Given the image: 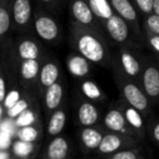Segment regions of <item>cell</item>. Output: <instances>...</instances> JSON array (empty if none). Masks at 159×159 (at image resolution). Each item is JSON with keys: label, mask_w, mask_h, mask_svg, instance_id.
<instances>
[{"label": "cell", "mask_w": 159, "mask_h": 159, "mask_svg": "<svg viewBox=\"0 0 159 159\" xmlns=\"http://www.w3.org/2000/svg\"><path fill=\"white\" fill-rule=\"evenodd\" d=\"M14 51L19 61L42 60L46 55L41 42L37 38L25 34L14 41Z\"/></svg>", "instance_id": "cell-13"}, {"label": "cell", "mask_w": 159, "mask_h": 159, "mask_svg": "<svg viewBox=\"0 0 159 159\" xmlns=\"http://www.w3.org/2000/svg\"><path fill=\"white\" fill-rule=\"evenodd\" d=\"M154 13L159 15V0H154Z\"/></svg>", "instance_id": "cell-38"}, {"label": "cell", "mask_w": 159, "mask_h": 159, "mask_svg": "<svg viewBox=\"0 0 159 159\" xmlns=\"http://www.w3.org/2000/svg\"><path fill=\"white\" fill-rule=\"evenodd\" d=\"M41 63L42 60H24V61H20L19 81L27 90L37 88Z\"/></svg>", "instance_id": "cell-18"}, {"label": "cell", "mask_w": 159, "mask_h": 159, "mask_svg": "<svg viewBox=\"0 0 159 159\" xmlns=\"http://www.w3.org/2000/svg\"><path fill=\"white\" fill-rule=\"evenodd\" d=\"M79 93L81 96L89 101L96 103L98 105L105 104L108 102V96L101 86L90 77L81 79L79 82Z\"/></svg>", "instance_id": "cell-20"}, {"label": "cell", "mask_w": 159, "mask_h": 159, "mask_svg": "<svg viewBox=\"0 0 159 159\" xmlns=\"http://www.w3.org/2000/svg\"><path fill=\"white\" fill-rule=\"evenodd\" d=\"M12 159H17V158H12Z\"/></svg>", "instance_id": "cell-43"}, {"label": "cell", "mask_w": 159, "mask_h": 159, "mask_svg": "<svg viewBox=\"0 0 159 159\" xmlns=\"http://www.w3.org/2000/svg\"><path fill=\"white\" fill-rule=\"evenodd\" d=\"M70 153V142L67 138L57 135L51 140L42 159H68Z\"/></svg>", "instance_id": "cell-21"}, {"label": "cell", "mask_w": 159, "mask_h": 159, "mask_svg": "<svg viewBox=\"0 0 159 159\" xmlns=\"http://www.w3.org/2000/svg\"><path fill=\"white\" fill-rule=\"evenodd\" d=\"M34 10L30 0H12V30L27 34L33 26Z\"/></svg>", "instance_id": "cell-10"}, {"label": "cell", "mask_w": 159, "mask_h": 159, "mask_svg": "<svg viewBox=\"0 0 159 159\" xmlns=\"http://www.w3.org/2000/svg\"><path fill=\"white\" fill-rule=\"evenodd\" d=\"M65 92H66V86L63 77L46 89L42 96L47 113H53L55 109L60 108L63 105Z\"/></svg>", "instance_id": "cell-19"}, {"label": "cell", "mask_w": 159, "mask_h": 159, "mask_svg": "<svg viewBox=\"0 0 159 159\" xmlns=\"http://www.w3.org/2000/svg\"><path fill=\"white\" fill-rule=\"evenodd\" d=\"M114 11L119 14L133 30L139 40H143V25L140 22V12L135 8L132 0H108Z\"/></svg>", "instance_id": "cell-11"}, {"label": "cell", "mask_w": 159, "mask_h": 159, "mask_svg": "<svg viewBox=\"0 0 159 159\" xmlns=\"http://www.w3.org/2000/svg\"><path fill=\"white\" fill-rule=\"evenodd\" d=\"M113 52L111 69L140 84L145 54L138 46H117Z\"/></svg>", "instance_id": "cell-3"}, {"label": "cell", "mask_w": 159, "mask_h": 159, "mask_svg": "<svg viewBox=\"0 0 159 159\" xmlns=\"http://www.w3.org/2000/svg\"><path fill=\"white\" fill-rule=\"evenodd\" d=\"M132 1L140 14H142L143 16L154 13V0H132Z\"/></svg>", "instance_id": "cell-33"}, {"label": "cell", "mask_w": 159, "mask_h": 159, "mask_svg": "<svg viewBox=\"0 0 159 159\" xmlns=\"http://www.w3.org/2000/svg\"><path fill=\"white\" fill-rule=\"evenodd\" d=\"M37 152L35 143L25 142L17 139L12 143V153L20 159H28Z\"/></svg>", "instance_id": "cell-25"}, {"label": "cell", "mask_w": 159, "mask_h": 159, "mask_svg": "<svg viewBox=\"0 0 159 159\" xmlns=\"http://www.w3.org/2000/svg\"><path fill=\"white\" fill-rule=\"evenodd\" d=\"M101 125L107 131L122 133L134 138L133 131H132V129L130 128L129 124H128L124 111L120 108L117 101L108 103V106H107L106 111L103 114Z\"/></svg>", "instance_id": "cell-9"}, {"label": "cell", "mask_w": 159, "mask_h": 159, "mask_svg": "<svg viewBox=\"0 0 159 159\" xmlns=\"http://www.w3.org/2000/svg\"><path fill=\"white\" fill-rule=\"evenodd\" d=\"M104 30L111 46H138V37L134 35L133 30L119 14L115 13L106 23L104 24Z\"/></svg>", "instance_id": "cell-5"}, {"label": "cell", "mask_w": 159, "mask_h": 159, "mask_svg": "<svg viewBox=\"0 0 159 159\" xmlns=\"http://www.w3.org/2000/svg\"><path fill=\"white\" fill-rule=\"evenodd\" d=\"M33 26L38 38L51 46H55L61 40V25L57 21L53 13L42 7H37L34 10Z\"/></svg>", "instance_id": "cell-4"}, {"label": "cell", "mask_w": 159, "mask_h": 159, "mask_svg": "<svg viewBox=\"0 0 159 159\" xmlns=\"http://www.w3.org/2000/svg\"><path fill=\"white\" fill-rule=\"evenodd\" d=\"M63 77L61 71V66L57 59L49 55H44L42 59L41 68H40L39 78H38L37 89L40 94H43L47 88L52 86Z\"/></svg>", "instance_id": "cell-14"}, {"label": "cell", "mask_w": 159, "mask_h": 159, "mask_svg": "<svg viewBox=\"0 0 159 159\" xmlns=\"http://www.w3.org/2000/svg\"><path fill=\"white\" fill-rule=\"evenodd\" d=\"M69 43L73 51L80 53L94 65L111 69L113 52L108 40L100 33L82 26L76 22H69Z\"/></svg>", "instance_id": "cell-1"}, {"label": "cell", "mask_w": 159, "mask_h": 159, "mask_svg": "<svg viewBox=\"0 0 159 159\" xmlns=\"http://www.w3.org/2000/svg\"><path fill=\"white\" fill-rule=\"evenodd\" d=\"M0 159H9V154L0 149Z\"/></svg>", "instance_id": "cell-39"}, {"label": "cell", "mask_w": 159, "mask_h": 159, "mask_svg": "<svg viewBox=\"0 0 159 159\" xmlns=\"http://www.w3.org/2000/svg\"><path fill=\"white\" fill-rule=\"evenodd\" d=\"M101 159H145V157L141 151V147L138 146L122 149L105 157H101Z\"/></svg>", "instance_id": "cell-26"}, {"label": "cell", "mask_w": 159, "mask_h": 159, "mask_svg": "<svg viewBox=\"0 0 159 159\" xmlns=\"http://www.w3.org/2000/svg\"><path fill=\"white\" fill-rule=\"evenodd\" d=\"M88 1L96 17L100 20L102 26H104V24L116 13L108 0H88Z\"/></svg>", "instance_id": "cell-24"}, {"label": "cell", "mask_w": 159, "mask_h": 159, "mask_svg": "<svg viewBox=\"0 0 159 159\" xmlns=\"http://www.w3.org/2000/svg\"><path fill=\"white\" fill-rule=\"evenodd\" d=\"M140 146V143L135 138L130 135H126L117 132L106 131V133L103 136V140L101 142L100 146L95 151V155L98 157H105L111 154L117 153L119 151L126 148H132V147Z\"/></svg>", "instance_id": "cell-8"}, {"label": "cell", "mask_w": 159, "mask_h": 159, "mask_svg": "<svg viewBox=\"0 0 159 159\" xmlns=\"http://www.w3.org/2000/svg\"><path fill=\"white\" fill-rule=\"evenodd\" d=\"M111 70H113L114 81L119 92V98H121L128 104L140 111L147 120L153 115L154 105L146 93L144 92L141 84L124 76L115 69H111Z\"/></svg>", "instance_id": "cell-2"}, {"label": "cell", "mask_w": 159, "mask_h": 159, "mask_svg": "<svg viewBox=\"0 0 159 159\" xmlns=\"http://www.w3.org/2000/svg\"><path fill=\"white\" fill-rule=\"evenodd\" d=\"M10 146H12V133L0 130V149L4 151Z\"/></svg>", "instance_id": "cell-37"}, {"label": "cell", "mask_w": 159, "mask_h": 159, "mask_svg": "<svg viewBox=\"0 0 159 159\" xmlns=\"http://www.w3.org/2000/svg\"><path fill=\"white\" fill-rule=\"evenodd\" d=\"M68 9L71 21L88 28H91L106 37L104 28H103L100 20L96 17L94 12L92 11L88 0H69Z\"/></svg>", "instance_id": "cell-7"}, {"label": "cell", "mask_w": 159, "mask_h": 159, "mask_svg": "<svg viewBox=\"0 0 159 159\" xmlns=\"http://www.w3.org/2000/svg\"><path fill=\"white\" fill-rule=\"evenodd\" d=\"M7 76L0 61V104H2L7 96Z\"/></svg>", "instance_id": "cell-36"}, {"label": "cell", "mask_w": 159, "mask_h": 159, "mask_svg": "<svg viewBox=\"0 0 159 159\" xmlns=\"http://www.w3.org/2000/svg\"><path fill=\"white\" fill-rule=\"evenodd\" d=\"M38 2L41 4L42 8L50 11V12L54 13V14L60 12L61 6H62V3H63L62 0H38Z\"/></svg>", "instance_id": "cell-35"}, {"label": "cell", "mask_w": 159, "mask_h": 159, "mask_svg": "<svg viewBox=\"0 0 159 159\" xmlns=\"http://www.w3.org/2000/svg\"><path fill=\"white\" fill-rule=\"evenodd\" d=\"M140 84L154 106L159 105V64L154 55L145 54Z\"/></svg>", "instance_id": "cell-6"}, {"label": "cell", "mask_w": 159, "mask_h": 159, "mask_svg": "<svg viewBox=\"0 0 159 159\" xmlns=\"http://www.w3.org/2000/svg\"><path fill=\"white\" fill-rule=\"evenodd\" d=\"M154 57H155V59H156V61H157V63L159 64V55H157V54H153Z\"/></svg>", "instance_id": "cell-40"}, {"label": "cell", "mask_w": 159, "mask_h": 159, "mask_svg": "<svg viewBox=\"0 0 159 159\" xmlns=\"http://www.w3.org/2000/svg\"><path fill=\"white\" fill-rule=\"evenodd\" d=\"M106 131L107 130L101 124L91 127H80L78 131V140L82 152L84 154L95 153Z\"/></svg>", "instance_id": "cell-16"}, {"label": "cell", "mask_w": 159, "mask_h": 159, "mask_svg": "<svg viewBox=\"0 0 159 159\" xmlns=\"http://www.w3.org/2000/svg\"><path fill=\"white\" fill-rule=\"evenodd\" d=\"M22 98L21 91L16 88H12L8 91L7 93V96L4 98L3 103H2V106L6 109H9L10 107H12L13 105H15V103Z\"/></svg>", "instance_id": "cell-34"}, {"label": "cell", "mask_w": 159, "mask_h": 159, "mask_svg": "<svg viewBox=\"0 0 159 159\" xmlns=\"http://www.w3.org/2000/svg\"><path fill=\"white\" fill-rule=\"evenodd\" d=\"M103 114L98 104L80 95L77 102V121L80 127H91L100 125Z\"/></svg>", "instance_id": "cell-15"}, {"label": "cell", "mask_w": 159, "mask_h": 159, "mask_svg": "<svg viewBox=\"0 0 159 159\" xmlns=\"http://www.w3.org/2000/svg\"><path fill=\"white\" fill-rule=\"evenodd\" d=\"M12 30V0H0V42Z\"/></svg>", "instance_id": "cell-22"}, {"label": "cell", "mask_w": 159, "mask_h": 159, "mask_svg": "<svg viewBox=\"0 0 159 159\" xmlns=\"http://www.w3.org/2000/svg\"><path fill=\"white\" fill-rule=\"evenodd\" d=\"M119 104L120 108L122 109L125 114L128 124L130 128L132 129L134 134V138L139 141V143H145L147 140V130H146V119L143 116V114L140 111L135 108V107L131 106L128 104L126 101H124L121 98H118L116 100Z\"/></svg>", "instance_id": "cell-12"}, {"label": "cell", "mask_w": 159, "mask_h": 159, "mask_svg": "<svg viewBox=\"0 0 159 159\" xmlns=\"http://www.w3.org/2000/svg\"><path fill=\"white\" fill-rule=\"evenodd\" d=\"M66 121H67V111L65 106L62 105L60 108L55 109L53 113H51L50 119H49L48 122V128H47L48 134L51 136L60 135L65 128Z\"/></svg>", "instance_id": "cell-23"}, {"label": "cell", "mask_w": 159, "mask_h": 159, "mask_svg": "<svg viewBox=\"0 0 159 159\" xmlns=\"http://www.w3.org/2000/svg\"><path fill=\"white\" fill-rule=\"evenodd\" d=\"M142 25L143 27L148 28L153 33L159 35V15H157L156 13H152V14L143 16Z\"/></svg>", "instance_id": "cell-32"}, {"label": "cell", "mask_w": 159, "mask_h": 159, "mask_svg": "<svg viewBox=\"0 0 159 159\" xmlns=\"http://www.w3.org/2000/svg\"><path fill=\"white\" fill-rule=\"evenodd\" d=\"M93 65L92 62L76 51H71L66 57L67 70L78 80L90 77L93 71Z\"/></svg>", "instance_id": "cell-17"}, {"label": "cell", "mask_w": 159, "mask_h": 159, "mask_svg": "<svg viewBox=\"0 0 159 159\" xmlns=\"http://www.w3.org/2000/svg\"><path fill=\"white\" fill-rule=\"evenodd\" d=\"M68 159H73V158H68Z\"/></svg>", "instance_id": "cell-44"}, {"label": "cell", "mask_w": 159, "mask_h": 159, "mask_svg": "<svg viewBox=\"0 0 159 159\" xmlns=\"http://www.w3.org/2000/svg\"><path fill=\"white\" fill-rule=\"evenodd\" d=\"M143 41L151 49L153 54L159 55V35L153 33L148 28L143 27Z\"/></svg>", "instance_id": "cell-30"}, {"label": "cell", "mask_w": 159, "mask_h": 159, "mask_svg": "<svg viewBox=\"0 0 159 159\" xmlns=\"http://www.w3.org/2000/svg\"><path fill=\"white\" fill-rule=\"evenodd\" d=\"M62 1H63V3H64V2H66V0H62Z\"/></svg>", "instance_id": "cell-42"}, {"label": "cell", "mask_w": 159, "mask_h": 159, "mask_svg": "<svg viewBox=\"0 0 159 159\" xmlns=\"http://www.w3.org/2000/svg\"><path fill=\"white\" fill-rule=\"evenodd\" d=\"M30 107V98L28 95L25 96H22L16 103L15 105H13L12 107H10L9 109H7L6 114H7V117L9 119H15L20 114H22L24 111H26L27 108Z\"/></svg>", "instance_id": "cell-27"}, {"label": "cell", "mask_w": 159, "mask_h": 159, "mask_svg": "<svg viewBox=\"0 0 159 159\" xmlns=\"http://www.w3.org/2000/svg\"><path fill=\"white\" fill-rule=\"evenodd\" d=\"M40 135V130L39 128L36 126H27V127H22L19 128L16 131V138L19 140L25 141V142L35 143L38 140Z\"/></svg>", "instance_id": "cell-28"}, {"label": "cell", "mask_w": 159, "mask_h": 159, "mask_svg": "<svg viewBox=\"0 0 159 159\" xmlns=\"http://www.w3.org/2000/svg\"><path fill=\"white\" fill-rule=\"evenodd\" d=\"M147 136L155 145L159 146V117H153V115L146 120Z\"/></svg>", "instance_id": "cell-31"}, {"label": "cell", "mask_w": 159, "mask_h": 159, "mask_svg": "<svg viewBox=\"0 0 159 159\" xmlns=\"http://www.w3.org/2000/svg\"><path fill=\"white\" fill-rule=\"evenodd\" d=\"M37 121V113L34 108H27L22 114H20L14 119V124L17 128L33 126Z\"/></svg>", "instance_id": "cell-29"}, {"label": "cell", "mask_w": 159, "mask_h": 159, "mask_svg": "<svg viewBox=\"0 0 159 159\" xmlns=\"http://www.w3.org/2000/svg\"><path fill=\"white\" fill-rule=\"evenodd\" d=\"M1 111H2V109H1V106H0V119H1Z\"/></svg>", "instance_id": "cell-41"}]
</instances>
